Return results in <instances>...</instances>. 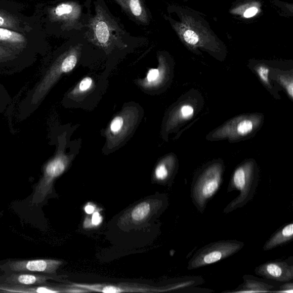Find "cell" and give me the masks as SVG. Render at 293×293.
Segmentation results:
<instances>
[{
    "label": "cell",
    "instance_id": "6da1fadb",
    "mask_svg": "<svg viewBox=\"0 0 293 293\" xmlns=\"http://www.w3.org/2000/svg\"><path fill=\"white\" fill-rule=\"evenodd\" d=\"M224 170L221 164L214 163L195 175L191 186V198L199 213L204 212L208 203L220 190Z\"/></svg>",
    "mask_w": 293,
    "mask_h": 293
},
{
    "label": "cell",
    "instance_id": "7a4b0ae2",
    "mask_svg": "<svg viewBox=\"0 0 293 293\" xmlns=\"http://www.w3.org/2000/svg\"><path fill=\"white\" fill-rule=\"evenodd\" d=\"M259 181V171L252 162L243 164L236 169L231 178L227 191H238L239 194L227 204L224 213L229 214L244 207L250 202L256 193Z\"/></svg>",
    "mask_w": 293,
    "mask_h": 293
},
{
    "label": "cell",
    "instance_id": "3957f363",
    "mask_svg": "<svg viewBox=\"0 0 293 293\" xmlns=\"http://www.w3.org/2000/svg\"><path fill=\"white\" fill-rule=\"evenodd\" d=\"M244 243L235 239L222 240L210 243L195 252L188 262L189 270L217 263L237 253Z\"/></svg>",
    "mask_w": 293,
    "mask_h": 293
},
{
    "label": "cell",
    "instance_id": "277c9868",
    "mask_svg": "<svg viewBox=\"0 0 293 293\" xmlns=\"http://www.w3.org/2000/svg\"><path fill=\"white\" fill-rule=\"evenodd\" d=\"M81 50L80 45L73 47L56 60L35 89L32 98V103L40 102L63 73L72 71L77 63Z\"/></svg>",
    "mask_w": 293,
    "mask_h": 293
},
{
    "label": "cell",
    "instance_id": "5b68a950",
    "mask_svg": "<svg viewBox=\"0 0 293 293\" xmlns=\"http://www.w3.org/2000/svg\"><path fill=\"white\" fill-rule=\"evenodd\" d=\"M96 12V16L89 24L87 36L94 45L108 50L119 43L120 36L117 32V25L101 7L98 6Z\"/></svg>",
    "mask_w": 293,
    "mask_h": 293
},
{
    "label": "cell",
    "instance_id": "8992f818",
    "mask_svg": "<svg viewBox=\"0 0 293 293\" xmlns=\"http://www.w3.org/2000/svg\"><path fill=\"white\" fill-rule=\"evenodd\" d=\"M71 160V157L59 150L54 158L45 165L43 176L35 190L32 200L33 203L41 202L48 194L51 193L55 179L65 172Z\"/></svg>",
    "mask_w": 293,
    "mask_h": 293
},
{
    "label": "cell",
    "instance_id": "52a82bcc",
    "mask_svg": "<svg viewBox=\"0 0 293 293\" xmlns=\"http://www.w3.org/2000/svg\"><path fill=\"white\" fill-rule=\"evenodd\" d=\"M164 203V200L160 199L143 201L125 212L119 218L118 224L121 226L142 225L160 211Z\"/></svg>",
    "mask_w": 293,
    "mask_h": 293
},
{
    "label": "cell",
    "instance_id": "ba28073f",
    "mask_svg": "<svg viewBox=\"0 0 293 293\" xmlns=\"http://www.w3.org/2000/svg\"><path fill=\"white\" fill-rule=\"evenodd\" d=\"M69 286L76 287L88 291L104 293L121 292H168L164 286L153 287L138 283H71Z\"/></svg>",
    "mask_w": 293,
    "mask_h": 293
},
{
    "label": "cell",
    "instance_id": "9c48e42d",
    "mask_svg": "<svg viewBox=\"0 0 293 293\" xmlns=\"http://www.w3.org/2000/svg\"><path fill=\"white\" fill-rule=\"evenodd\" d=\"M255 273L268 280L287 282L293 279L292 257L286 260H275L266 262L256 267Z\"/></svg>",
    "mask_w": 293,
    "mask_h": 293
},
{
    "label": "cell",
    "instance_id": "30bf717a",
    "mask_svg": "<svg viewBox=\"0 0 293 293\" xmlns=\"http://www.w3.org/2000/svg\"><path fill=\"white\" fill-rule=\"evenodd\" d=\"M8 268L13 272L55 274L63 261L50 259L16 261L9 262Z\"/></svg>",
    "mask_w": 293,
    "mask_h": 293
},
{
    "label": "cell",
    "instance_id": "8fae6325",
    "mask_svg": "<svg viewBox=\"0 0 293 293\" xmlns=\"http://www.w3.org/2000/svg\"><path fill=\"white\" fill-rule=\"evenodd\" d=\"M31 32V31H30ZM28 32H20L0 28V46L11 48L20 53H27L32 49V35Z\"/></svg>",
    "mask_w": 293,
    "mask_h": 293
},
{
    "label": "cell",
    "instance_id": "7c38bea8",
    "mask_svg": "<svg viewBox=\"0 0 293 293\" xmlns=\"http://www.w3.org/2000/svg\"><path fill=\"white\" fill-rule=\"evenodd\" d=\"M81 8L78 4L68 2L59 4L50 11V18L52 21L59 22L67 25L75 24L79 19Z\"/></svg>",
    "mask_w": 293,
    "mask_h": 293
},
{
    "label": "cell",
    "instance_id": "4fadbf2b",
    "mask_svg": "<svg viewBox=\"0 0 293 293\" xmlns=\"http://www.w3.org/2000/svg\"><path fill=\"white\" fill-rule=\"evenodd\" d=\"M7 6L0 5V28L20 32L32 31V23L20 14L7 10Z\"/></svg>",
    "mask_w": 293,
    "mask_h": 293
},
{
    "label": "cell",
    "instance_id": "5bb4252c",
    "mask_svg": "<svg viewBox=\"0 0 293 293\" xmlns=\"http://www.w3.org/2000/svg\"><path fill=\"white\" fill-rule=\"evenodd\" d=\"M243 279V282L235 290L222 292H274L277 289V285L253 275H244Z\"/></svg>",
    "mask_w": 293,
    "mask_h": 293
},
{
    "label": "cell",
    "instance_id": "9a60e30c",
    "mask_svg": "<svg viewBox=\"0 0 293 293\" xmlns=\"http://www.w3.org/2000/svg\"><path fill=\"white\" fill-rule=\"evenodd\" d=\"M293 239V223L287 224L280 227L267 240L263 247L265 252L272 250L278 246L284 245Z\"/></svg>",
    "mask_w": 293,
    "mask_h": 293
},
{
    "label": "cell",
    "instance_id": "2e32d148",
    "mask_svg": "<svg viewBox=\"0 0 293 293\" xmlns=\"http://www.w3.org/2000/svg\"><path fill=\"white\" fill-rule=\"evenodd\" d=\"M126 112L121 113L113 119L108 129L109 138L117 142L120 139H123L133 125L134 122H131V113H129L128 117H127Z\"/></svg>",
    "mask_w": 293,
    "mask_h": 293
},
{
    "label": "cell",
    "instance_id": "e0dca14e",
    "mask_svg": "<svg viewBox=\"0 0 293 293\" xmlns=\"http://www.w3.org/2000/svg\"><path fill=\"white\" fill-rule=\"evenodd\" d=\"M0 290L19 292H80L79 288L69 286V288L52 287L48 286L27 287L16 285L13 287H0Z\"/></svg>",
    "mask_w": 293,
    "mask_h": 293
},
{
    "label": "cell",
    "instance_id": "ac0fdd59",
    "mask_svg": "<svg viewBox=\"0 0 293 293\" xmlns=\"http://www.w3.org/2000/svg\"><path fill=\"white\" fill-rule=\"evenodd\" d=\"M51 277L30 274H14L6 279V283L17 285H45Z\"/></svg>",
    "mask_w": 293,
    "mask_h": 293
},
{
    "label": "cell",
    "instance_id": "d6986e66",
    "mask_svg": "<svg viewBox=\"0 0 293 293\" xmlns=\"http://www.w3.org/2000/svg\"><path fill=\"white\" fill-rule=\"evenodd\" d=\"M130 14L142 23H148V15L141 0H116Z\"/></svg>",
    "mask_w": 293,
    "mask_h": 293
},
{
    "label": "cell",
    "instance_id": "ffe728a7",
    "mask_svg": "<svg viewBox=\"0 0 293 293\" xmlns=\"http://www.w3.org/2000/svg\"><path fill=\"white\" fill-rule=\"evenodd\" d=\"M175 165L173 161L163 160L157 164L155 170V179L161 183H168L173 178Z\"/></svg>",
    "mask_w": 293,
    "mask_h": 293
},
{
    "label": "cell",
    "instance_id": "44dd1931",
    "mask_svg": "<svg viewBox=\"0 0 293 293\" xmlns=\"http://www.w3.org/2000/svg\"><path fill=\"white\" fill-rule=\"evenodd\" d=\"M21 55L23 54L10 48L0 46V67L14 63Z\"/></svg>",
    "mask_w": 293,
    "mask_h": 293
},
{
    "label": "cell",
    "instance_id": "7402d4cb",
    "mask_svg": "<svg viewBox=\"0 0 293 293\" xmlns=\"http://www.w3.org/2000/svg\"><path fill=\"white\" fill-rule=\"evenodd\" d=\"M161 75V70L160 68L150 69L146 78L142 81V86L145 88L156 86L160 81Z\"/></svg>",
    "mask_w": 293,
    "mask_h": 293
},
{
    "label": "cell",
    "instance_id": "603a6c76",
    "mask_svg": "<svg viewBox=\"0 0 293 293\" xmlns=\"http://www.w3.org/2000/svg\"><path fill=\"white\" fill-rule=\"evenodd\" d=\"M93 84V80L90 77H87L81 81L77 88L72 92L73 95L85 93L88 91Z\"/></svg>",
    "mask_w": 293,
    "mask_h": 293
},
{
    "label": "cell",
    "instance_id": "cb8c5ba5",
    "mask_svg": "<svg viewBox=\"0 0 293 293\" xmlns=\"http://www.w3.org/2000/svg\"><path fill=\"white\" fill-rule=\"evenodd\" d=\"M182 36L185 41L190 45H197L199 40L198 35L190 29L184 30L182 33Z\"/></svg>",
    "mask_w": 293,
    "mask_h": 293
},
{
    "label": "cell",
    "instance_id": "d4e9b609",
    "mask_svg": "<svg viewBox=\"0 0 293 293\" xmlns=\"http://www.w3.org/2000/svg\"><path fill=\"white\" fill-rule=\"evenodd\" d=\"M253 129V124L250 120H245L240 122L237 127V132L241 135L250 133Z\"/></svg>",
    "mask_w": 293,
    "mask_h": 293
},
{
    "label": "cell",
    "instance_id": "484cf974",
    "mask_svg": "<svg viewBox=\"0 0 293 293\" xmlns=\"http://www.w3.org/2000/svg\"><path fill=\"white\" fill-rule=\"evenodd\" d=\"M274 292H283V293H292L293 292V283L287 282L283 285L279 286L278 288Z\"/></svg>",
    "mask_w": 293,
    "mask_h": 293
},
{
    "label": "cell",
    "instance_id": "4316f807",
    "mask_svg": "<svg viewBox=\"0 0 293 293\" xmlns=\"http://www.w3.org/2000/svg\"><path fill=\"white\" fill-rule=\"evenodd\" d=\"M257 72L261 78L265 83H269V69L264 66H260L257 68Z\"/></svg>",
    "mask_w": 293,
    "mask_h": 293
},
{
    "label": "cell",
    "instance_id": "83f0119b",
    "mask_svg": "<svg viewBox=\"0 0 293 293\" xmlns=\"http://www.w3.org/2000/svg\"><path fill=\"white\" fill-rule=\"evenodd\" d=\"M181 113L183 117L187 118L193 115L194 109L189 105H185L182 107Z\"/></svg>",
    "mask_w": 293,
    "mask_h": 293
},
{
    "label": "cell",
    "instance_id": "f1b7e54d",
    "mask_svg": "<svg viewBox=\"0 0 293 293\" xmlns=\"http://www.w3.org/2000/svg\"><path fill=\"white\" fill-rule=\"evenodd\" d=\"M102 221V218L100 217V214L98 212H95L93 214V217L91 218L92 224L93 226H98Z\"/></svg>",
    "mask_w": 293,
    "mask_h": 293
},
{
    "label": "cell",
    "instance_id": "f546056e",
    "mask_svg": "<svg viewBox=\"0 0 293 293\" xmlns=\"http://www.w3.org/2000/svg\"><path fill=\"white\" fill-rule=\"evenodd\" d=\"M258 9L256 7L249 8L244 14V17L246 18H250L257 14Z\"/></svg>",
    "mask_w": 293,
    "mask_h": 293
},
{
    "label": "cell",
    "instance_id": "4dcf8cb0",
    "mask_svg": "<svg viewBox=\"0 0 293 293\" xmlns=\"http://www.w3.org/2000/svg\"><path fill=\"white\" fill-rule=\"evenodd\" d=\"M95 211V207L93 205H87L85 207V211L87 214H92L94 213Z\"/></svg>",
    "mask_w": 293,
    "mask_h": 293
}]
</instances>
